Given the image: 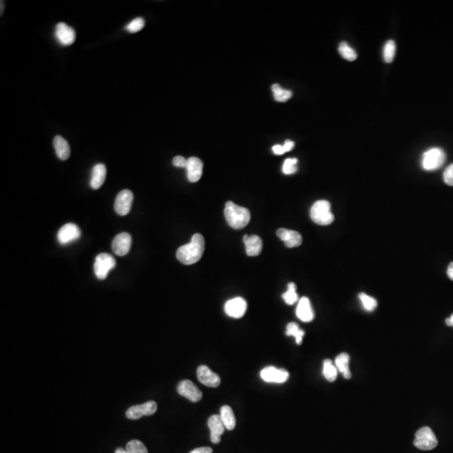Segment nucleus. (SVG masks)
Wrapping results in <instances>:
<instances>
[{
  "mask_svg": "<svg viewBox=\"0 0 453 453\" xmlns=\"http://www.w3.org/2000/svg\"><path fill=\"white\" fill-rule=\"evenodd\" d=\"M204 250L205 239L202 234L196 233L193 235L189 243L182 245L177 249V259L185 265L196 264L202 259Z\"/></svg>",
  "mask_w": 453,
  "mask_h": 453,
  "instance_id": "nucleus-1",
  "label": "nucleus"
},
{
  "mask_svg": "<svg viewBox=\"0 0 453 453\" xmlns=\"http://www.w3.org/2000/svg\"><path fill=\"white\" fill-rule=\"evenodd\" d=\"M224 216L227 224L234 229H242L250 221V211L245 208L227 202L224 209Z\"/></svg>",
  "mask_w": 453,
  "mask_h": 453,
  "instance_id": "nucleus-2",
  "label": "nucleus"
},
{
  "mask_svg": "<svg viewBox=\"0 0 453 453\" xmlns=\"http://www.w3.org/2000/svg\"><path fill=\"white\" fill-rule=\"evenodd\" d=\"M310 218L314 223L326 226L334 221V216L331 211V204L326 200H320L315 202L310 211Z\"/></svg>",
  "mask_w": 453,
  "mask_h": 453,
  "instance_id": "nucleus-3",
  "label": "nucleus"
},
{
  "mask_svg": "<svg viewBox=\"0 0 453 453\" xmlns=\"http://www.w3.org/2000/svg\"><path fill=\"white\" fill-rule=\"evenodd\" d=\"M446 161V154L441 148H432L426 150L422 155L421 165L425 171L437 170Z\"/></svg>",
  "mask_w": 453,
  "mask_h": 453,
  "instance_id": "nucleus-4",
  "label": "nucleus"
},
{
  "mask_svg": "<svg viewBox=\"0 0 453 453\" xmlns=\"http://www.w3.org/2000/svg\"><path fill=\"white\" fill-rule=\"evenodd\" d=\"M437 438L430 427H422L416 432L414 445L421 450H432L437 447Z\"/></svg>",
  "mask_w": 453,
  "mask_h": 453,
  "instance_id": "nucleus-5",
  "label": "nucleus"
},
{
  "mask_svg": "<svg viewBox=\"0 0 453 453\" xmlns=\"http://www.w3.org/2000/svg\"><path fill=\"white\" fill-rule=\"evenodd\" d=\"M116 265V261L112 255L109 254H100L97 255L94 263V272L99 279H105L110 270Z\"/></svg>",
  "mask_w": 453,
  "mask_h": 453,
  "instance_id": "nucleus-6",
  "label": "nucleus"
},
{
  "mask_svg": "<svg viewBox=\"0 0 453 453\" xmlns=\"http://www.w3.org/2000/svg\"><path fill=\"white\" fill-rule=\"evenodd\" d=\"M134 200L133 193L129 190H123L115 199V211L120 216L129 214Z\"/></svg>",
  "mask_w": 453,
  "mask_h": 453,
  "instance_id": "nucleus-7",
  "label": "nucleus"
},
{
  "mask_svg": "<svg viewBox=\"0 0 453 453\" xmlns=\"http://www.w3.org/2000/svg\"><path fill=\"white\" fill-rule=\"evenodd\" d=\"M177 392L192 402H199L202 400V393L194 383L190 380H182L178 384Z\"/></svg>",
  "mask_w": 453,
  "mask_h": 453,
  "instance_id": "nucleus-8",
  "label": "nucleus"
},
{
  "mask_svg": "<svg viewBox=\"0 0 453 453\" xmlns=\"http://www.w3.org/2000/svg\"><path fill=\"white\" fill-rule=\"evenodd\" d=\"M157 410V404L155 401H148L146 403L134 405L129 408L126 412L127 418L130 420L140 419L144 416H152Z\"/></svg>",
  "mask_w": 453,
  "mask_h": 453,
  "instance_id": "nucleus-9",
  "label": "nucleus"
},
{
  "mask_svg": "<svg viewBox=\"0 0 453 453\" xmlns=\"http://www.w3.org/2000/svg\"><path fill=\"white\" fill-rule=\"evenodd\" d=\"M261 379L267 383L282 384L289 379V372L283 369H277L275 367L270 366L261 370Z\"/></svg>",
  "mask_w": 453,
  "mask_h": 453,
  "instance_id": "nucleus-10",
  "label": "nucleus"
},
{
  "mask_svg": "<svg viewBox=\"0 0 453 453\" xmlns=\"http://www.w3.org/2000/svg\"><path fill=\"white\" fill-rule=\"evenodd\" d=\"M224 310L227 316L233 318H241L247 310V302L242 297H236L226 301Z\"/></svg>",
  "mask_w": 453,
  "mask_h": 453,
  "instance_id": "nucleus-11",
  "label": "nucleus"
},
{
  "mask_svg": "<svg viewBox=\"0 0 453 453\" xmlns=\"http://www.w3.org/2000/svg\"><path fill=\"white\" fill-rule=\"evenodd\" d=\"M197 379L202 383V385H206L210 388H217L221 384V379L219 375L212 372L208 366L201 365L198 367L197 371Z\"/></svg>",
  "mask_w": 453,
  "mask_h": 453,
  "instance_id": "nucleus-12",
  "label": "nucleus"
},
{
  "mask_svg": "<svg viewBox=\"0 0 453 453\" xmlns=\"http://www.w3.org/2000/svg\"><path fill=\"white\" fill-rule=\"evenodd\" d=\"M56 40L62 46H70L74 43L76 40V32L74 29L66 25L65 23L61 22L56 26L55 31Z\"/></svg>",
  "mask_w": 453,
  "mask_h": 453,
  "instance_id": "nucleus-13",
  "label": "nucleus"
},
{
  "mask_svg": "<svg viewBox=\"0 0 453 453\" xmlns=\"http://www.w3.org/2000/svg\"><path fill=\"white\" fill-rule=\"evenodd\" d=\"M81 236V230L76 224H67L62 226L57 234V239L61 244H67Z\"/></svg>",
  "mask_w": 453,
  "mask_h": 453,
  "instance_id": "nucleus-14",
  "label": "nucleus"
},
{
  "mask_svg": "<svg viewBox=\"0 0 453 453\" xmlns=\"http://www.w3.org/2000/svg\"><path fill=\"white\" fill-rule=\"evenodd\" d=\"M132 238L129 233H119L113 240V251L118 256H124L130 250Z\"/></svg>",
  "mask_w": 453,
  "mask_h": 453,
  "instance_id": "nucleus-15",
  "label": "nucleus"
},
{
  "mask_svg": "<svg viewBox=\"0 0 453 453\" xmlns=\"http://www.w3.org/2000/svg\"><path fill=\"white\" fill-rule=\"evenodd\" d=\"M276 234L279 239H281L283 242L285 243V245L287 248L298 247L302 243V237L296 231L279 228L277 230Z\"/></svg>",
  "mask_w": 453,
  "mask_h": 453,
  "instance_id": "nucleus-16",
  "label": "nucleus"
},
{
  "mask_svg": "<svg viewBox=\"0 0 453 453\" xmlns=\"http://www.w3.org/2000/svg\"><path fill=\"white\" fill-rule=\"evenodd\" d=\"M208 427L211 432V441L212 443L217 444L221 441V436L224 434L225 426L221 420L220 416L213 415L210 416L208 421Z\"/></svg>",
  "mask_w": 453,
  "mask_h": 453,
  "instance_id": "nucleus-17",
  "label": "nucleus"
},
{
  "mask_svg": "<svg viewBox=\"0 0 453 453\" xmlns=\"http://www.w3.org/2000/svg\"><path fill=\"white\" fill-rule=\"evenodd\" d=\"M203 170V163L197 157H191L187 160L186 171H187V177L191 182L198 181L202 175Z\"/></svg>",
  "mask_w": 453,
  "mask_h": 453,
  "instance_id": "nucleus-18",
  "label": "nucleus"
},
{
  "mask_svg": "<svg viewBox=\"0 0 453 453\" xmlns=\"http://www.w3.org/2000/svg\"><path fill=\"white\" fill-rule=\"evenodd\" d=\"M243 243L245 244L246 253L248 256L255 257L260 255L263 248V242L259 237L257 235H244Z\"/></svg>",
  "mask_w": 453,
  "mask_h": 453,
  "instance_id": "nucleus-19",
  "label": "nucleus"
},
{
  "mask_svg": "<svg viewBox=\"0 0 453 453\" xmlns=\"http://www.w3.org/2000/svg\"><path fill=\"white\" fill-rule=\"evenodd\" d=\"M296 316L305 323H310L314 319L313 310L311 308L310 300L307 297H302L299 301L296 308Z\"/></svg>",
  "mask_w": 453,
  "mask_h": 453,
  "instance_id": "nucleus-20",
  "label": "nucleus"
},
{
  "mask_svg": "<svg viewBox=\"0 0 453 453\" xmlns=\"http://www.w3.org/2000/svg\"><path fill=\"white\" fill-rule=\"evenodd\" d=\"M107 169L105 165L103 164H97L92 170V177H91V187L94 190L99 189L103 186L106 179Z\"/></svg>",
  "mask_w": 453,
  "mask_h": 453,
  "instance_id": "nucleus-21",
  "label": "nucleus"
},
{
  "mask_svg": "<svg viewBox=\"0 0 453 453\" xmlns=\"http://www.w3.org/2000/svg\"><path fill=\"white\" fill-rule=\"evenodd\" d=\"M53 146L56 150V155L60 160L66 161L70 157L71 149L68 142L63 137L56 135L53 140Z\"/></svg>",
  "mask_w": 453,
  "mask_h": 453,
  "instance_id": "nucleus-22",
  "label": "nucleus"
},
{
  "mask_svg": "<svg viewBox=\"0 0 453 453\" xmlns=\"http://www.w3.org/2000/svg\"><path fill=\"white\" fill-rule=\"evenodd\" d=\"M220 417L226 430L232 431L236 426V418L233 410L228 405H224L221 408Z\"/></svg>",
  "mask_w": 453,
  "mask_h": 453,
  "instance_id": "nucleus-23",
  "label": "nucleus"
},
{
  "mask_svg": "<svg viewBox=\"0 0 453 453\" xmlns=\"http://www.w3.org/2000/svg\"><path fill=\"white\" fill-rule=\"evenodd\" d=\"M349 355L345 353L339 354L335 359V366L339 372L343 374L345 379H350L352 377V373L349 370Z\"/></svg>",
  "mask_w": 453,
  "mask_h": 453,
  "instance_id": "nucleus-24",
  "label": "nucleus"
},
{
  "mask_svg": "<svg viewBox=\"0 0 453 453\" xmlns=\"http://www.w3.org/2000/svg\"><path fill=\"white\" fill-rule=\"evenodd\" d=\"M323 372L325 379L330 382L335 381L338 377V369L330 359L324 361Z\"/></svg>",
  "mask_w": 453,
  "mask_h": 453,
  "instance_id": "nucleus-25",
  "label": "nucleus"
},
{
  "mask_svg": "<svg viewBox=\"0 0 453 453\" xmlns=\"http://www.w3.org/2000/svg\"><path fill=\"white\" fill-rule=\"evenodd\" d=\"M271 88L274 93V97L277 102L285 103L292 97V93L291 91L283 89L279 84H273Z\"/></svg>",
  "mask_w": 453,
  "mask_h": 453,
  "instance_id": "nucleus-26",
  "label": "nucleus"
},
{
  "mask_svg": "<svg viewBox=\"0 0 453 453\" xmlns=\"http://www.w3.org/2000/svg\"><path fill=\"white\" fill-rule=\"evenodd\" d=\"M286 333L287 336L294 337L297 344L301 345L302 343V339L305 336V332L303 330L300 329V327L296 323H289L286 326Z\"/></svg>",
  "mask_w": 453,
  "mask_h": 453,
  "instance_id": "nucleus-27",
  "label": "nucleus"
},
{
  "mask_svg": "<svg viewBox=\"0 0 453 453\" xmlns=\"http://www.w3.org/2000/svg\"><path fill=\"white\" fill-rule=\"evenodd\" d=\"M339 50L341 57L349 62H353L357 59V53L347 42H341L339 45Z\"/></svg>",
  "mask_w": 453,
  "mask_h": 453,
  "instance_id": "nucleus-28",
  "label": "nucleus"
},
{
  "mask_svg": "<svg viewBox=\"0 0 453 453\" xmlns=\"http://www.w3.org/2000/svg\"><path fill=\"white\" fill-rule=\"evenodd\" d=\"M282 298L286 304L290 306L295 304V302L298 301V295L296 293V286L295 283H289L288 290L283 294Z\"/></svg>",
  "mask_w": 453,
  "mask_h": 453,
  "instance_id": "nucleus-29",
  "label": "nucleus"
},
{
  "mask_svg": "<svg viewBox=\"0 0 453 453\" xmlns=\"http://www.w3.org/2000/svg\"><path fill=\"white\" fill-rule=\"evenodd\" d=\"M396 50V45L394 41H388L384 47V59L387 63H391L394 61Z\"/></svg>",
  "mask_w": 453,
  "mask_h": 453,
  "instance_id": "nucleus-30",
  "label": "nucleus"
},
{
  "mask_svg": "<svg viewBox=\"0 0 453 453\" xmlns=\"http://www.w3.org/2000/svg\"><path fill=\"white\" fill-rule=\"evenodd\" d=\"M358 297L360 299L361 302H362L363 307L365 310H368V311H372V310H375L378 303H377V301L373 297L366 295L365 293H360L358 295Z\"/></svg>",
  "mask_w": 453,
  "mask_h": 453,
  "instance_id": "nucleus-31",
  "label": "nucleus"
},
{
  "mask_svg": "<svg viewBox=\"0 0 453 453\" xmlns=\"http://www.w3.org/2000/svg\"><path fill=\"white\" fill-rule=\"evenodd\" d=\"M128 453H149L146 446L138 440L130 441L126 446Z\"/></svg>",
  "mask_w": 453,
  "mask_h": 453,
  "instance_id": "nucleus-32",
  "label": "nucleus"
},
{
  "mask_svg": "<svg viewBox=\"0 0 453 453\" xmlns=\"http://www.w3.org/2000/svg\"><path fill=\"white\" fill-rule=\"evenodd\" d=\"M298 160L296 158L286 159L283 164L282 171L284 174L292 175L297 171Z\"/></svg>",
  "mask_w": 453,
  "mask_h": 453,
  "instance_id": "nucleus-33",
  "label": "nucleus"
},
{
  "mask_svg": "<svg viewBox=\"0 0 453 453\" xmlns=\"http://www.w3.org/2000/svg\"><path fill=\"white\" fill-rule=\"evenodd\" d=\"M146 22L143 18L138 17L136 19H133L130 23L128 24L127 26L125 27L126 31L130 32V33H136L141 31L145 27Z\"/></svg>",
  "mask_w": 453,
  "mask_h": 453,
  "instance_id": "nucleus-34",
  "label": "nucleus"
},
{
  "mask_svg": "<svg viewBox=\"0 0 453 453\" xmlns=\"http://www.w3.org/2000/svg\"><path fill=\"white\" fill-rule=\"evenodd\" d=\"M444 181L448 186H453V164L445 170L443 174Z\"/></svg>",
  "mask_w": 453,
  "mask_h": 453,
  "instance_id": "nucleus-35",
  "label": "nucleus"
},
{
  "mask_svg": "<svg viewBox=\"0 0 453 453\" xmlns=\"http://www.w3.org/2000/svg\"><path fill=\"white\" fill-rule=\"evenodd\" d=\"M173 165L177 167H181V168H186V165H187V160L184 158L183 156H176L174 159H173Z\"/></svg>",
  "mask_w": 453,
  "mask_h": 453,
  "instance_id": "nucleus-36",
  "label": "nucleus"
},
{
  "mask_svg": "<svg viewBox=\"0 0 453 453\" xmlns=\"http://www.w3.org/2000/svg\"><path fill=\"white\" fill-rule=\"evenodd\" d=\"M190 453H212V449L211 447H198Z\"/></svg>",
  "mask_w": 453,
  "mask_h": 453,
  "instance_id": "nucleus-37",
  "label": "nucleus"
},
{
  "mask_svg": "<svg viewBox=\"0 0 453 453\" xmlns=\"http://www.w3.org/2000/svg\"><path fill=\"white\" fill-rule=\"evenodd\" d=\"M272 149H273V152L277 155H281L286 153L284 147H283V146H280V145H276V146H274Z\"/></svg>",
  "mask_w": 453,
  "mask_h": 453,
  "instance_id": "nucleus-38",
  "label": "nucleus"
},
{
  "mask_svg": "<svg viewBox=\"0 0 453 453\" xmlns=\"http://www.w3.org/2000/svg\"><path fill=\"white\" fill-rule=\"evenodd\" d=\"M283 147H284L286 152H289V151H291V150L295 147V143H294L293 141H291V140H286L285 144L283 145Z\"/></svg>",
  "mask_w": 453,
  "mask_h": 453,
  "instance_id": "nucleus-39",
  "label": "nucleus"
},
{
  "mask_svg": "<svg viewBox=\"0 0 453 453\" xmlns=\"http://www.w3.org/2000/svg\"><path fill=\"white\" fill-rule=\"evenodd\" d=\"M447 275L452 280H453V262H452L447 268Z\"/></svg>",
  "mask_w": 453,
  "mask_h": 453,
  "instance_id": "nucleus-40",
  "label": "nucleus"
},
{
  "mask_svg": "<svg viewBox=\"0 0 453 453\" xmlns=\"http://www.w3.org/2000/svg\"><path fill=\"white\" fill-rule=\"evenodd\" d=\"M446 324L448 326H453V314L450 317L446 319Z\"/></svg>",
  "mask_w": 453,
  "mask_h": 453,
  "instance_id": "nucleus-41",
  "label": "nucleus"
},
{
  "mask_svg": "<svg viewBox=\"0 0 453 453\" xmlns=\"http://www.w3.org/2000/svg\"><path fill=\"white\" fill-rule=\"evenodd\" d=\"M115 453H128L126 449H124V448H118L117 450L115 451Z\"/></svg>",
  "mask_w": 453,
  "mask_h": 453,
  "instance_id": "nucleus-42",
  "label": "nucleus"
},
{
  "mask_svg": "<svg viewBox=\"0 0 453 453\" xmlns=\"http://www.w3.org/2000/svg\"><path fill=\"white\" fill-rule=\"evenodd\" d=\"M3 8H4V5H3V1H1V15H3Z\"/></svg>",
  "mask_w": 453,
  "mask_h": 453,
  "instance_id": "nucleus-43",
  "label": "nucleus"
}]
</instances>
